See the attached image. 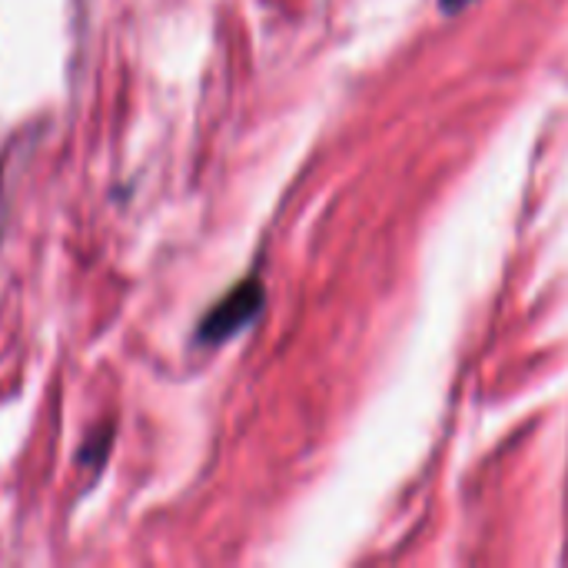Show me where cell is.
Segmentation results:
<instances>
[{"mask_svg":"<svg viewBox=\"0 0 568 568\" xmlns=\"http://www.w3.org/2000/svg\"><path fill=\"white\" fill-rule=\"evenodd\" d=\"M263 310V283L256 276L243 280L240 286H233L196 326V339L206 346H220L226 339H233L240 329H246Z\"/></svg>","mask_w":568,"mask_h":568,"instance_id":"6da1fadb","label":"cell"},{"mask_svg":"<svg viewBox=\"0 0 568 568\" xmlns=\"http://www.w3.org/2000/svg\"><path fill=\"white\" fill-rule=\"evenodd\" d=\"M110 443H113V429L106 426L103 433H93L87 443H83V449L77 453V463L80 466H90L93 473H100L103 469V459H106V453H110Z\"/></svg>","mask_w":568,"mask_h":568,"instance_id":"7a4b0ae2","label":"cell"},{"mask_svg":"<svg viewBox=\"0 0 568 568\" xmlns=\"http://www.w3.org/2000/svg\"><path fill=\"white\" fill-rule=\"evenodd\" d=\"M473 0H443V7L449 10V13H456V10H463V7H469Z\"/></svg>","mask_w":568,"mask_h":568,"instance_id":"3957f363","label":"cell"}]
</instances>
